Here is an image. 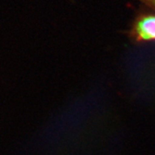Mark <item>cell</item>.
Returning a JSON list of instances; mask_svg holds the SVG:
<instances>
[{"instance_id": "6da1fadb", "label": "cell", "mask_w": 155, "mask_h": 155, "mask_svg": "<svg viewBox=\"0 0 155 155\" xmlns=\"http://www.w3.org/2000/svg\"><path fill=\"white\" fill-rule=\"evenodd\" d=\"M155 12V0H140ZM132 36L138 41L155 40V13H143L134 23Z\"/></svg>"}]
</instances>
